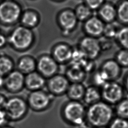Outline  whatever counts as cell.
I'll return each mask as SVG.
<instances>
[{
    "label": "cell",
    "instance_id": "cell-2",
    "mask_svg": "<svg viewBox=\"0 0 128 128\" xmlns=\"http://www.w3.org/2000/svg\"><path fill=\"white\" fill-rule=\"evenodd\" d=\"M34 36L32 29L22 25L15 27L8 36V44L15 50L22 52L33 44Z\"/></svg>",
    "mask_w": 128,
    "mask_h": 128
},
{
    "label": "cell",
    "instance_id": "cell-10",
    "mask_svg": "<svg viewBox=\"0 0 128 128\" xmlns=\"http://www.w3.org/2000/svg\"><path fill=\"white\" fill-rule=\"evenodd\" d=\"M56 20L58 26L65 36L75 28L78 21L74 11L68 8L62 10L58 13Z\"/></svg>",
    "mask_w": 128,
    "mask_h": 128
},
{
    "label": "cell",
    "instance_id": "cell-38",
    "mask_svg": "<svg viewBox=\"0 0 128 128\" xmlns=\"http://www.w3.org/2000/svg\"><path fill=\"white\" fill-rule=\"evenodd\" d=\"M12 128V126H8L6 125V126H2V128Z\"/></svg>",
    "mask_w": 128,
    "mask_h": 128
},
{
    "label": "cell",
    "instance_id": "cell-13",
    "mask_svg": "<svg viewBox=\"0 0 128 128\" xmlns=\"http://www.w3.org/2000/svg\"><path fill=\"white\" fill-rule=\"evenodd\" d=\"M73 50L66 44L59 43L56 44L52 50L51 56L59 64H65L70 62Z\"/></svg>",
    "mask_w": 128,
    "mask_h": 128
},
{
    "label": "cell",
    "instance_id": "cell-31",
    "mask_svg": "<svg viewBox=\"0 0 128 128\" xmlns=\"http://www.w3.org/2000/svg\"><path fill=\"white\" fill-rule=\"evenodd\" d=\"M108 126V128H128V120L116 116Z\"/></svg>",
    "mask_w": 128,
    "mask_h": 128
},
{
    "label": "cell",
    "instance_id": "cell-32",
    "mask_svg": "<svg viewBox=\"0 0 128 128\" xmlns=\"http://www.w3.org/2000/svg\"><path fill=\"white\" fill-rule=\"evenodd\" d=\"M104 0H85L86 4L91 10L100 8L104 4Z\"/></svg>",
    "mask_w": 128,
    "mask_h": 128
},
{
    "label": "cell",
    "instance_id": "cell-39",
    "mask_svg": "<svg viewBox=\"0 0 128 128\" xmlns=\"http://www.w3.org/2000/svg\"><path fill=\"white\" fill-rule=\"evenodd\" d=\"M108 128V127H107V126H102V127H98V128Z\"/></svg>",
    "mask_w": 128,
    "mask_h": 128
},
{
    "label": "cell",
    "instance_id": "cell-23",
    "mask_svg": "<svg viewBox=\"0 0 128 128\" xmlns=\"http://www.w3.org/2000/svg\"><path fill=\"white\" fill-rule=\"evenodd\" d=\"M14 64L12 58L4 54H0V75L6 76L14 70Z\"/></svg>",
    "mask_w": 128,
    "mask_h": 128
},
{
    "label": "cell",
    "instance_id": "cell-11",
    "mask_svg": "<svg viewBox=\"0 0 128 128\" xmlns=\"http://www.w3.org/2000/svg\"><path fill=\"white\" fill-rule=\"evenodd\" d=\"M25 75L18 70H14L5 76L4 88L10 93L21 92L24 88Z\"/></svg>",
    "mask_w": 128,
    "mask_h": 128
},
{
    "label": "cell",
    "instance_id": "cell-7",
    "mask_svg": "<svg viewBox=\"0 0 128 128\" xmlns=\"http://www.w3.org/2000/svg\"><path fill=\"white\" fill-rule=\"evenodd\" d=\"M102 99L110 105H116L125 96L124 89L116 81H108L100 89Z\"/></svg>",
    "mask_w": 128,
    "mask_h": 128
},
{
    "label": "cell",
    "instance_id": "cell-36",
    "mask_svg": "<svg viewBox=\"0 0 128 128\" xmlns=\"http://www.w3.org/2000/svg\"><path fill=\"white\" fill-rule=\"evenodd\" d=\"M5 84V76L0 75V89L4 88Z\"/></svg>",
    "mask_w": 128,
    "mask_h": 128
},
{
    "label": "cell",
    "instance_id": "cell-15",
    "mask_svg": "<svg viewBox=\"0 0 128 128\" xmlns=\"http://www.w3.org/2000/svg\"><path fill=\"white\" fill-rule=\"evenodd\" d=\"M46 84V78L36 70L25 75L24 88L30 92L42 90Z\"/></svg>",
    "mask_w": 128,
    "mask_h": 128
},
{
    "label": "cell",
    "instance_id": "cell-16",
    "mask_svg": "<svg viewBox=\"0 0 128 128\" xmlns=\"http://www.w3.org/2000/svg\"><path fill=\"white\" fill-rule=\"evenodd\" d=\"M104 25L102 21L96 16H91L84 25L86 32L92 37L98 36L103 34Z\"/></svg>",
    "mask_w": 128,
    "mask_h": 128
},
{
    "label": "cell",
    "instance_id": "cell-37",
    "mask_svg": "<svg viewBox=\"0 0 128 128\" xmlns=\"http://www.w3.org/2000/svg\"><path fill=\"white\" fill-rule=\"evenodd\" d=\"M124 88L128 92V72L126 74L124 79Z\"/></svg>",
    "mask_w": 128,
    "mask_h": 128
},
{
    "label": "cell",
    "instance_id": "cell-8",
    "mask_svg": "<svg viewBox=\"0 0 128 128\" xmlns=\"http://www.w3.org/2000/svg\"><path fill=\"white\" fill-rule=\"evenodd\" d=\"M59 64L51 55L43 54L36 60V70L48 79L58 74Z\"/></svg>",
    "mask_w": 128,
    "mask_h": 128
},
{
    "label": "cell",
    "instance_id": "cell-33",
    "mask_svg": "<svg viewBox=\"0 0 128 128\" xmlns=\"http://www.w3.org/2000/svg\"><path fill=\"white\" fill-rule=\"evenodd\" d=\"M6 114L4 109L0 110V128L7 125L8 122Z\"/></svg>",
    "mask_w": 128,
    "mask_h": 128
},
{
    "label": "cell",
    "instance_id": "cell-19",
    "mask_svg": "<svg viewBox=\"0 0 128 128\" xmlns=\"http://www.w3.org/2000/svg\"><path fill=\"white\" fill-rule=\"evenodd\" d=\"M64 75L71 83L82 82L86 78V73L81 66L70 64Z\"/></svg>",
    "mask_w": 128,
    "mask_h": 128
},
{
    "label": "cell",
    "instance_id": "cell-40",
    "mask_svg": "<svg viewBox=\"0 0 128 128\" xmlns=\"http://www.w3.org/2000/svg\"><path fill=\"white\" fill-rule=\"evenodd\" d=\"M54 0V1H55V2H58L62 1V0Z\"/></svg>",
    "mask_w": 128,
    "mask_h": 128
},
{
    "label": "cell",
    "instance_id": "cell-6",
    "mask_svg": "<svg viewBox=\"0 0 128 128\" xmlns=\"http://www.w3.org/2000/svg\"><path fill=\"white\" fill-rule=\"evenodd\" d=\"M54 96L43 89L30 92L26 102L28 108L35 112H42L47 110L54 100Z\"/></svg>",
    "mask_w": 128,
    "mask_h": 128
},
{
    "label": "cell",
    "instance_id": "cell-14",
    "mask_svg": "<svg viewBox=\"0 0 128 128\" xmlns=\"http://www.w3.org/2000/svg\"><path fill=\"white\" fill-rule=\"evenodd\" d=\"M100 70L106 76L109 81H116L122 74V68L115 60L112 59L104 62Z\"/></svg>",
    "mask_w": 128,
    "mask_h": 128
},
{
    "label": "cell",
    "instance_id": "cell-41",
    "mask_svg": "<svg viewBox=\"0 0 128 128\" xmlns=\"http://www.w3.org/2000/svg\"><path fill=\"white\" fill-rule=\"evenodd\" d=\"M2 0H0V3Z\"/></svg>",
    "mask_w": 128,
    "mask_h": 128
},
{
    "label": "cell",
    "instance_id": "cell-17",
    "mask_svg": "<svg viewBox=\"0 0 128 128\" xmlns=\"http://www.w3.org/2000/svg\"><path fill=\"white\" fill-rule=\"evenodd\" d=\"M16 66V70L26 75L36 70V60L32 56H23L18 60Z\"/></svg>",
    "mask_w": 128,
    "mask_h": 128
},
{
    "label": "cell",
    "instance_id": "cell-12",
    "mask_svg": "<svg viewBox=\"0 0 128 128\" xmlns=\"http://www.w3.org/2000/svg\"><path fill=\"white\" fill-rule=\"evenodd\" d=\"M79 48L87 58L92 60L98 58L102 50L100 42L90 36L82 38L80 42Z\"/></svg>",
    "mask_w": 128,
    "mask_h": 128
},
{
    "label": "cell",
    "instance_id": "cell-29",
    "mask_svg": "<svg viewBox=\"0 0 128 128\" xmlns=\"http://www.w3.org/2000/svg\"><path fill=\"white\" fill-rule=\"evenodd\" d=\"M115 60L122 68H128V50L122 49L116 54Z\"/></svg>",
    "mask_w": 128,
    "mask_h": 128
},
{
    "label": "cell",
    "instance_id": "cell-22",
    "mask_svg": "<svg viewBox=\"0 0 128 128\" xmlns=\"http://www.w3.org/2000/svg\"><path fill=\"white\" fill-rule=\"evenodd\" d=\"M99 14L104 20L110 22L115 19L117 16L116 10L111 4H103L100 8Z\"/></svg>",
    "mask_w": 128,
    "mask_h": 128
},
{
    "label": "cell",
    "instance_id": "cell-4",
    "mask_svg": "<svg viewBox=\"0 0 128 128\" xmlns=\"http://www.w3.org/2000/svg\"><path fill=\"white\" fill-rule=\"evenodd\" d=\"M21 6L14 0H3L0 3V22L12 26L20 20L22 12Z\"/></svg>",
    "mask_w": 128,
    "mask_h": 128
},
{
    "label": "cell",
    "instance_id": "cell-34",
    "mask_svg": "<svg viewBox=\"0 0 128 128\" xmlns=\"http://www.w3.org/2000/svg\"><path fill=\"white\" fill-rule=\"evenodd\" d=\"M8 44V37L2 32L0 29V49L5 47Z\"/></svg>",
    "mask_w": 128,
    "mask_h": 128
},
{
    "label": "cell",
    "instance_id": "cell-20",
    "mask_svg": "<svg viewBox=\"0 0 128 128\" xmlns=\"http://www.w3.org/2000/svg\"><path fill=\"white\" fill-rule=\"evenodd\" d=\"M86 88L82 82L70 83L66 94L70 100L80 102L83 99Z\"/></svg>",
    "mask_w": 128,
    "mask_h": 128
},
{
    "label": "cell",
    "instance_id": "cell-5",
    "mask_svg": "<svg viewBox=\"0 0 128 128\" xmlns=\"http://www.w3.org/2000/svg\"><path fill=\"white\" fill-rule=\"evenodd\" d=\"M28 108L26 100L20 96H13L8 98L4 110L9 121L16 122L26 116Z\"/></svg>",
    "mask_w": 128,
    "mask_h": 128
},
{
    "label": "cell",
    "instance_id": "cell-30",
    "mask_svg": "<svg viewBox=\"0 0 128 128\" xmlns=\"http://www.w3.org/2000/svg\"><path fill=\"white\" fill-rule=\"evenodd\" d=\"M118 30L119 29L118 28L116 25L110 23L104 26L103 34L108 38H116Z\"/></svg>",
    "mask_w": 128,
    "mask_h": 128
},
{
    "label": "cell",
    "instance_id": "cell-21",
    "mask_svg": "<svg viewBox=\"0 0 128 128\" xmlns=\"http://www.w3.org/2000/svg\"><path fill=\"white\" fill-rule=\"evenodd\" d=\"M102 100L100 88L94 86H90L86 88L82 100L88 106L96 103Z\"/></svg>",
    "mask_w": 128,
    "mask_h": 128
},
{
    "label": "cell",
    "instance_id": "cell-28",
    "mask_svg": "<svg viewBox=\"0 0 128 128\" xmlns=\"http://www.w3.org/2000/svg\"><path fill=\"white\" fill-rule=\"evenodd\" d=\"M109 80L106 76L100 70L96 72L93 75V85L98 88H101Z\"/></svg>",
    "mask_w": 128,
    "mask_h": 128
},
{
    "label": "cell",
    "instance_id": "cell-9",
    "mask_svg": "<svg viewBox=\"0 0 128 128\" xmlns=\"http://www.w3.org/2000/svg\"><path fill=\"white\" fill-rule=\"evenodd\" d=\"M70 83L64 74H57L48 79L46 86L50 94L60 96L66 94Z\"/></svg>",
    "mask_w": 128,
    "mask_h": 128
},
{
    "label": "cell",
    "instance_id": "cell-27",
    "mask_svg": "<svg viewBox=\"0 0 128 128\" xmlns=\"http://www.w3.org/2000/svg\"><path fill=\"white\" fill-rule=\"evenodd\" d=\"M116 38L124 49L128 50V26L119 29Z\"/></svg>",
    "mask_w": 128,
    "mask_h": 128
},
{
    "label": "cell",
    "instance_id": "cell-26",
    "mask_svg": "<svg viewBox=\"0 0 128 128\" xmlns=\"http://www.w3.org/2000/svg\"><path fill=\"white\" fill-rule=\"evenodd\" d=\"M116 14L121 22L128 24V0L122 1L119 4Z\"/></svg>",
    "mask_w": 128,
    "mask_h": 128
},
{
    "label": "cell",
    "instance_id": "cell-18",
    "mask_svg": "<svg viewBox=\"0 0 128 128\" xmlns=\"http://www.w3.org/2000/svg\"><path fill=\"white\" fill-rule=\"evenodd\" d=\"M20 22L21 25L32 29L38 25L40 16L36 11L28 9L22 12Z\"/></svg>",
    "mask_w": 128,
    "mask_h": 128
},
{
    "label": "cell",
    "instance_id": "cell-25",
    "mask_svg": "<svg viewBox=\"0 0 128 128\" xmlns=\"http://www.w3.org/2000/svg\"><path fill=\"white\" fill-rule=\"evenodd\" d=\"M74 11L78 20H86L91 17L92 10L86 4L78 5Z\"/></svg>",
    "mask_w": 128,
    "mask_h": 128
},
{
    "label": "cell",
    "instance_id": "cell-3",
    "mask_svg": "<svg viewBox=\"0 0 128 128\" xmlns=\"http://www.w3.org/2000/svg\"><path fill=\"white\" fill-rule=\"evenodd\" d=\"M86 110L80 102L70 100L62 109L64 119L70 124L76 127H82L86 123Z\"/></svg>",
    "mask_w": 128,
    "mask_h": 128
},
{
    "label": "cell",
    "instance_id": "cell-1",
    "mask_svg": "<svg viewBox=\"0 0 128 128\" xmlns=\"http://www.w3.org/2000/svg\"><path fill=\"white\" fill-rule=\"evenodd\" d=\"M111 105L100 100L90 105L86 110V122L94 128L107 126L114 118Z\"/></svg>",
    "mask_w": 128,
    "mask_h": 128
},
{
    "label": "cell",
    "instance_id": "cell-35",
    "mask_svg": "<svg viewBox=\"0 0 128 128\" xmlns=\"http://www.w3.org/2000/svg\"><path fill=\"white\" fill-rule=\"evenodd\" d=\"M8 98L2 94L0 93V110L4 109Z\"/></svg>",
    "mask_w": 128,
    "mask_h": 128
},
{
    "label": "cell",
    "instance_id": "cell-24",
    "mask_svg": "<svg viewBox=\"0 0 128 128\" xmlns=\"http://www.w3.org/2000/svg\"><path fill=\"white\" fill-rule=\"evenodd\" d=\"M114 112L116 116L128 120V93L116 105Z\"/></svg>",
    "mask_w": 128,
    "mask_h": 128
}]
</instances>
